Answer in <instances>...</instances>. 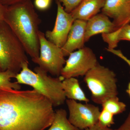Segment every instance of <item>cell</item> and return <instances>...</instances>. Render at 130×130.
I'll return each mask as SVG.
<instances>
[{
	"label": "cell",
	"mask_w": 130,
	"mask_h": 130,
	"mask_svg": "<svg viewBox=\"0 0 130 130\" xmlns=\"http://www.w3.org/2000/svg\"><path fill=\"white\" fill-rule=\"evenodd\" d=\"M107 51L108 52H110L111 53L115 55H116L119 58H121L122 60H123L125 62L128 64V66H129L130 68V59H128L127 57H126L123 53L122 51L120 50H117L115 49H109L107 48L106 49Z\"/></svg>",
	"instance_id": "cell-23"
},
{
	"label": "cell",
	"mask_w": 130,
	"mask_h": 130,
	"mask_svg": "<svg viewBox=\"0 0 130 130\" xmlns=\"http://www.w3.org/2000/svg\"><path fill=\"white\" fill-rule=\"evenodd\" d=\"M85 130H113L109 127H105L98 122L95 125Z\"/></svg>",
	"instance_id": "cell-25"
},
{
	"label": "cell",
	"mask_w": 130,
	"mask_h": 130,
	"mask_svg": "<svg viewBox=\"0 0 130 130\" xmlns=\"http://www.w3.org/2000/svg\"><path fill=\"white\" fill-rule=\"evenodd\" d=\"M103 14L113 19L117 29L130 21V0H106L102 9Z\"/></svg>",
	"instance_id": "cell-10"
},
{
	"label": "cell",
	"mask_w": 130,
	"mask_h": 130,
	"mask_svg": "<svg viewBox=\"0 0 130 130\" xmlns=\"http://www.w3.org/2000/svg\"><path fill=\"white\" fill-rule=\"evenodd\" d=\"M103 41L108 44V48L109 49H115L118 46L119 41L118 39V30L113 32L109 33L102 34Z\"/></svg>",
	"instance_id": "cell-19"
},
{
	"label": "cell",
	"mask_w": 130,
	"mask_h": 130,
	"mask_svg": "<svg viewBox=\"0 0 130 130\" xmlns=\"http://www.w3.org/2000/svg\"><path fill=\"white\" fill-rule=\"evenodd\" d=\"M25 1L26 0H0V2L3 5L8 6Z\"/></svg>",
	"instance_id": "cell-26"
},
{
	"label": "cell",
	"mask_w": 130,
	"mask_h": 130,
	"mask_svg": "<svg viewBox=\"0 0 130 130\" xmlns=\"http://www.w3.org/2000/svg\"><path fill=\"white\" fill-rule=\"evenodd\" d=\"M63 3L66 12L71 13L78 6L83 0H56Z\"/></svg>",
	"instance_id": "cell-21"
},
{
	"label": "cell",
	"mask_w": 130,
	"mask_h": 130,
	"mask_svg": "<svg viewBox=\"0 0 130 130\" xmlns=\"http://www.w3.org/2000/svg\"><path fill=\"white\" fill-rule=\"evenodd\" d=\"M40 55L32 61L47 73L56 77L60 76L66 63L62 48L49 41L42 31H39Z\"/></svg>",
	"instance_id": "cell-6"
},
{
	"label": "cell",
	"mask_w": 130,
	"mask_h": 130,
	"mask_svg": "<svg viewBox=\"0 0 130 130\" xmlns=\"http://www.w3.org/2000/svg\"><path fill=\"white\" fill-rule=\"evenodd\" d=\"M7 8V6L3 5L2 3L0 2V23L4 21Z\"/></svg>",
	"instance_id": "cell-27"
},
{
	"label": "cell",
	"mask_w": 130,
	"mask_h": 130,
	"mask_svg": "<svg viewBox=\"0 0 130 130\" xmlns=\"http://www.w3.org/2000/svg\"><path fill=\"white\" fill-rule=\"evenodd\" d=\"M113 130H130V112L124 123L118 128Z\"/></svg>",
	"instance_id": "cell-24"
},
{
	"label": "cell",
	"mask_w": 130,
	"mask_h": 130,
	"mask_svg": "<svg viewBox=\"0 0 130 130\" xmlns=\"http://www.w3.org/2000/svg\"><path fill=\"white\" fill-rule=\"evenodd\" d=\"M47 130H79L73 125L67 118V113L64 109H57L51 125Z\"/></svg>",
	"instance_id": "cell-15"
},
{
	"label": "cell",
	"mask_w": 130,
	"mask_h": 130,
	"mask_svg": "<svg viewBox=\"0 0 130 130\" xmlns=\"http://www.w3.org/2000/svg\"><path fill=\"white\" fill-rule=\"evenodd\" d=\"M86 22L81 20H74L67 40L61 48L65 57L69 56L74 50L84 47Z\"/></svg>",
	"instance_id": "cell-11"
},
{
	"label": "cell",
	"mask_w": 130,
	"mask_h": 130,
	"mask_svg": "<svg viewBox=\"0 0 130 130\" xmlns=\"http://www.w3.org/2000/svg\"><path fill=\"white\" fill-rule=\"evenodd\" d=\"M118 38L119 41H130V24H126L117 29Z\"/></svg>",
	"instance_id": "cell-20"
},
{
	"label": "cell",
	"mask_w": 130,
	"mask_h": 130,
	"mask_svg": "<svg viewBox=\"0 0 130 130\" xmlns=\"http://www.w3.org/2000/svg\"><path fill=\"white\" fill-rule=\"evenodd\" d=\"M126 92L130 98V82L128 84V87H127V89L126 90Z\"/></svg>",
	"instance_id": "cell-28"
},
{
	"label": "cell",
	"mask_w": 130,
	"mask_h": 130,
	"mask_svg": "<svg viewBox=\"0 0 130 130\" xmlns=\"http://www.w3.org/2000/svg\"><path fill=\"white\" fill-rule=\"evenodd\" d=\"M91 93V98L96 104L103 103L111 98L118 96L117 79L113 71L98 63L84 77Z\"/></svg>",
	"instance_id": "cell-5"
},
{
	"label": "cell",
	"mask_w": 130,
	"mask_h": 130,
	"mask_svg": "<svg viewBox=\"0 0 130 130\" xmlns=\"http://www.w3.org/2000/svg\"><path fill=\"white\" fill-rule=\"evenodd\" d=\"M2 72V70L1 68V66H0V72Z\"/></svg>",
	"instance_id": "cell-29"
},
{
	"label": "cell",
	"mask_w": 130,
	"mask_h": 130,
	"mask_svg": "<svg viewBox=\"0 0 130 130\" xmlns=\"http://www.w3.org/2000/svg\"><path fill=\"white\" fill-rule=\"evenodd\" d=\"M56 3L57 12L54 27L53 30L46 31L45 36L49 41L62 48L67 40L74 20L71 13L65 11L61 3L56 1Z\"/></svg>",
	"instance_id": "cell-9"
},
{
	"label": "cell",
	"mask_w": 130,
	"mask_h": 130,
	"mask_svg": "<svg viewBox=\"0 0 130 130\" xmlns=\"http://www.w3.org/2000/svg\"><path fill=\"white\" fill-rule=\"evenodd\" d=\"M17 74L9 71L6 70L0 72V89H12L20 90V84L16 82H12L11 79L16 77Z\"/></svg>",
	"instance_id": "cell-17"
},
{
	"label": "cell",
	"mask_w": 130,
	"mask_h": 130,
	"mask_svg": "<svg viewBox=\"0 0 130 130\" xmlns=\"http://www.w3.org/2000/svg\"><path fill=\"white\" fill-rule=\"evenodd\" d=\"M71 123L79 130H85L98 122L100 111L98 107L88 103L85 104L74 100H66Z\"/></svg>",
	"instance_id": "cell-8"
},
{
	"label": "cell",
	"mask_w": 130,
	"mask_h": 130,
	"mask_svg": "<svg viewBox=\"0 0 130 130\" xmlns=\"http://www.w3.org/2000/svg\"><path fill=\"white\" fill-rule=\"evenodd\" d=\"M102 106V108L106 109L114 115L122 113L126 109V105L120 101L118 96L111 98L106 100Z\"/></svg>",
	"instance_id": "cell-16"
},
{
	"label": "cell",
	"mask_w": 130,
	"mask_h": 130,
	"mask_svg": "<svg viewBox=\"0 0 130 130\" xmlns=\"http://www.w3.org/2000/svg\"><path fill=\"white\" fill-rule=\"evenodd\" d=\"M114 116L108 111L102 108L99 115L98 122L103 126L109 128L114 124Z\"/></svg>",
	"instance_id": "cell-18"
},
{
	"label": "cell",
	"mask_w": 130,
	"mask_h": 130,
	"mask_svg": "<svg viewBox=\"0 0 130 130\" xmlns=\"http://www.w3.org/2000/svg\"><path fill=\"white\" fill-rule=\"evenodd\" d=\"M129 24H130V21H129Z\"/></svg>",
	"instance_id": "cell-30"
},
{
	"label": "cell",
	"mask_w": 130,
	"mask_h": 130,
	"mask_svg": "<svg viewBox=\"0 0 130 130\" xmlns=\"http://www.w3.org/2000/svg\"><path fill=\"white\" fill-rule=\"evenodd\" d=\"M24 46L5 21L0 23V66L2 71L18 74L24 63H29Z\"/></svg>",
	"instance_id": "cell-4"
},
{
	"label": "cell",
	"mask_w": 130,
	"mask_h": 130,
	"mask_svg": "<svg viewBox=\"0 0 130 130\" xmlns=\"http://www.w3.org/2000/svg\"><path fill=\"white\" fill-rule=\"evenodd\" d=\"M98 63L97 58L93 50L84 47L69 55L61 70L60 77L64 79L84 76Z\"/></svg>",
	"instance_id": "cell-7"
},
{
	"label": "cell",
	"mask_w": 130,
	"mask_h": 130,
	"mask_svg": "<svg viewBox=\"0 0 130 130\" xmlns=\"http://www.w3.org/2000/svg\"><path fill=\"white\" fill-rule=\"evenodd\" d=\"M62 86L66 98L85 103L89 101L76 77L64 79L62 81Z\"/></svg>",
	"instance_id": "cell-14"
},
{
	"label": "cell",
	"mask_w": 130,
	"mask_h": 130,
	"mask_svg": "<svg viewBox=\"0 0 130 130\" xmlns=\"http://www.w3.org/2000/svg\"><path fill=\"white\" fill-rule=\"evenodd\" d=\"M117 29L113 22L102 13L96 14L86 22L85 40L86 42L91 37L100 33L113 32Z\"/></svg>",
	"instance_id": "cell-12"
},
{
	"label": "cell",
	"mask_w": 130,
	"mask_h": 130,
	"mask_svg": "<svg viewBox=\"0 0 130 130\" xmlns=\"http://www.w3.org/2000/svg\"><path fill=\"white\" fill-rule=\"evenodd\" d=\"M53 107L35 90L0 89V130H45L53 120Z\"/></svg>",
	"instance_id": "cell-1"
},
{
	"label": "cell",
	"mask_w": 130,
	"mask_h": 130,
	"mask_svg": "<svg viewBox=\"0 0 130 130\" xmlns=\"http://www.w3.org/2000/svg\"><path fill=\"white\" fill-rule=\"evenodd\" d=\"M4 21L21 42L32 61L39 58L40 20L30 0L7 6Z\"/></svg>",
	"instance_id": "cell-2"
},
{
	"label": "cell",
	"mask_w": 130,
	"mask_h": 130,
	"mask_svg": "<svg viewBox=\"0 0 130 130\" xmlns=\"http://www.w3.org/2000/svg\"><path fill=\"white\" fill-rule=\"evenodd\" d=\"M106 0H83L71 13L74 20L78 19L87 21L98 14L105 5Z\"/></svg>",
	"instance_id": "cell-13"
},
{
	"label": "cell",
	"mask_w": 130,
	"mask_h": 130,
	"mask_svg": "<svg viewBox=\"0 0 130 130\" xmlns=\"http://www.w3.org/2000/svg\"><path fill=\"white\" fill-rule=\"evenodd\" d=\"M51 2V0H35V5L38 9L44 10L48 8Z\"/></svg>",
	"instance_id": "cell-22"
},
{
	"label": "cell",
	"mask_w": 130,
	"mask_h": 130,
	"mask_svg": "<svg viewBox=\"0 0 130 130\" xmlns=\"http://www.w3.org/2000/svg\"><path fill=\"white\" fill-rule=\"evenodd\" d=\"M29 64V63H24L21 71L16 75V82L31 86L46 98L54 107L64 104L67 98L62 86L63 78L48 76L46 72L38 66L35 68V72L32 71Z\"/></svg>",
	"instance_id": "cell-3"
}]
</instances>
